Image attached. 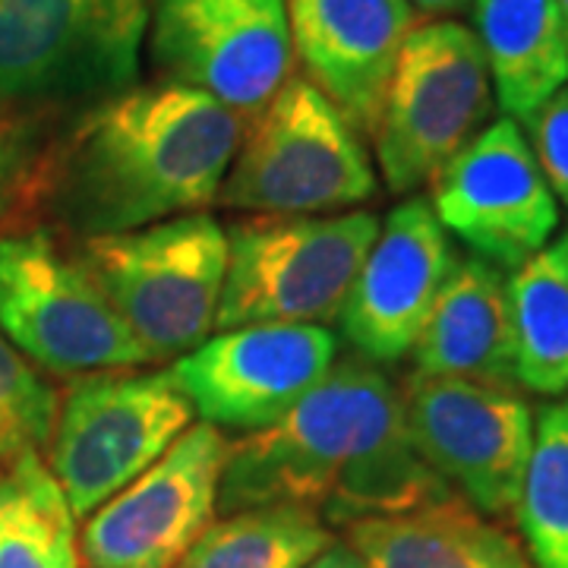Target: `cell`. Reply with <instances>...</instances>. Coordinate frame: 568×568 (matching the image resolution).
<instances>
[{"mask_svg":"<svg viewBox=\"0 0 568 568\" xmlns=\"http://www.w3.org/2000/svg\"><path fill=\"white\" fill-rule=\"evenodd\" d=\"M294 61L369 136L402 44L417 26L410 0H284Z\"/></svg>","mask_w":568,"mask_h":568,"instance_id":"16","label":"cell"},{"mask_svg":"<svg viewBox=\"0 0 568 568\" xmlns=\"http://www.w3.org/2000/svg\"><path fill=\"white\" fill-rule=\"evenodd\" d=\"M61 123L0 104V237L44 224Z\"/></svg>","mask_w":568,"mask_h":568,"instance_id":"24","label":"cell"},{"mask_svg":"<svg viewBox=\"0 0 568 568\" xmlns=\"http://www.w3.org/2000/svg\"><path fill=\"white\" fill-rule=\"evenodd\" d=\"M414 369L515 386V335L503 272L487 260H458L424 332Z\"/></svg>","mask_w":568,"mask_h":568,"instance_id":"18","label":"cell"},{"mask_svg":"<svg viewBox=\"0 0 568 568\" xmlns=\"http://www.w3.org/2000/svg\"><path fill=\"white\" fill-rule=\"evenodd\" d=\"M379 224V215L364 209L231 222L224 227L227 272L215 328L335 323Z\"/></svg>","mask_w":568,"mask_h":568,"instance_id":"6","label":"cell"},{"mask_svg":"<svg viewBox=\"0 0 568 568\" xmlns=\"http://www.w3.org/2000/svg\"><path fill=\"white\" fill-rule=\"evenodd\" d=\"M231 439L193 424L152 467L85 515V568H174L219 515V487Z\"/></svg>","mask_w":568,"mask_h":568,"instance_id":"12","label":"cell"},{"mask_svg":"<svg viewBox=\"0 0 568 568\" xmlns=\"http://www.w3.org/2000/svg\"><path fill=\"white\" fill-rule=\"evenodd\" d=\"M58 402L61 392L0 332V467L26 452H44Z\"/></svg>","mask_w":568,"mask_h":568,"instance_id":"25","label":"cell"},{"mask_svg":"<svg viewBox=\"0 0 568 568\" xmlns=\"http://www.w3.org/2000/svg\"><path fill=\"white\" fill-rule=\"evenodd\" d=\"M0 332L41 373L63 379L149 366L77 244L51 227L0 237Z\"/></svg>","mask_w":568,"mask_h":568,"instance_id":"9","label":"cell"},{"mask_svg":"<svg viewBox=\"0 0 568 568\" xmlns=\"http://www.w3.org/2000/svg\"><path fill=\"white\" fill-rule=\"evenodd\" d=\"M515 383L537 395L568 392V263L552 246L534 253L506 282Z\"/></svg>","mask_w":568,"mask_h":568,"instance_id":"21","label":"cell"},{"mask_svg":"<svg viewBox=\"0 0 568 568\" xmlns=\"http://www.w3.org/2000/svg\"><path fill=\"white\" fill-rule=\"evenodd\" d=\"M304 568H366V566H364V559H361L354 549L347 547V544H338V540H335L332 547H325L323 552H320V556Z\"/></svg>","mask_w":568,"mask_h":568,"instance_id":"27","label":"cell"},{"mask_svg":"<svg viewBox=\"0 0 568 568\" xmlns=\"http://www.w3.org/2000/svg\"><path fill=\"white\" fill-rule=\"evenodd\" d=\"M470 3H474V0H410V7H414V10L429 13V17L458 13V10H465V7H470Z\"/></svg>","mask_w":568,"mask_h":568,"instance_id":"28","label":"cell"},{"mask_svg":"<svg viewBox=\"0 0 568 568\" xmlns=\"http://www.w3.org/2000/svg\"><path fill=\"white\" fill-rule=\"evenodd\" d=\"M556 250H559V253L566 256V263H568V227H566V234H562V237L556 241Z\"/></svg>","mask_w":568,"mask_h":568,"instance_id":"29","label":"cell"},{"mask_svg":"<svg viewBox=\"0 0 568 568\" xmlns=\"http://www.w3.org/2000/svg\"><path fill=\"white\" fill-rule=\"evenodd\" d=\"M474 26L506 118L528 121L568 85V26L559 0H474Z\"/></svg>","mask_w":568,"mask_h":568,"instance_id":"19","label":"cell"},{"mask_svg":"<svg viewBox=\"0 0 568 568\" xmlns=\"http://www.w3.org/2000/svg\"><path fill=\"white\" fill-rule=\"evenodd\" d=\"M528 142L556 203L568 209V85L552 92L528 121Z\"/></svg>","mask_w":568,"mask_h":568,"instance_id":"26","label":"cell"},{"mask_svg":"<svg viewBox=\"0 0 568 568\" xmlns=\"http://www.w3.org/2000/svg\"><path fill=\"white\" fill-rule=\"evenodd\" d=\"M452 493L407 433L398 383L347 354L278 424L231 443L219 511L304 506L345 530Z\"/></svg>","mask_w":568,"mask_h":568,"instance_id":"1","label":"cell"},{"mask_svg":"<svg viewBox=\"0 0 568 568\" xmlns=\"http://www.w3.org/2000/svg\"><path fill=\"white\" fill-rule=\"evenodd\" d=\"M244 130V118L190 85H130L61 130L41 227L85 241L205 212Z\"/></svg>","mask_w":568,"mask_h":568,"instance_id":"2","label":"cell"},{"mask_svg":"<svg viewBox=\"0 0 568 568\" xmlns=\"http://www.w3.org/2000/svg\"><path fill=\"white\" fill-rule=\"evenodd\" d=\"M559 7H562V17H566V26H568V0H559Z\"/></svg>","mask_w":568,"mask_h":568,"instance_id":"30","label":"cell"},{"mask_svg":"<svg viewBox=\"0 0 568 568\" xmlns=\"http://www.w3.org/2000/svg\"><path fill=\"white\" fill-rule=\"evenodd\" d=\"M515 521L534 566L568 568V407L549 405L534 420Z\"/></svg>","mask_w":568,"mask_h":568,"instance_id":"23","label":"cell"},{"mask_svg":"<svg viewBox=\"0 0 568 568\" xmlns=\"http://www.w3.org/2000/svg\"><path fill=\"white\" fill-rule=\"evenodd\" d=\"M152 0H0V104L51 123L136 85Z\"/></svg>","mask_w":568,"mask_h":568,"instance_id":"3","label":"cell"},{"mask_svg":"<svg viewBox=\"0 0 568 568\" xmlns=\"http://www.w3.org/2000/svg\"><path fill=\"white\" fill-rule=\"evenodd\" d=\"M149 51L164 82L253 121L294 70L284 0H152Z\"/></svg>","mask_w":568,"mask_h":568,"instance_id":"11","label":"cell"},{"mask_svg":"<svg viewBox=\"0 0 568 568\" xmlns=\"http://www.w3.org/2000/svg\"><path fill=\"white\" fill-rule=\"evenodd\" d=\"M338 361L325 325L263 323L224 328L171 364L203 424L260 433L304 402Z\"/></svg>","mask_w":568,"mask_h":568,"instance_id":"13","label":"cell"},{"mask_svg":"<svg viewBox=\"0 0 568 568\" xmlns=\"http://www.w3.org/2000/svg\"><path fill=\"white\" fill-rule=\"evenodd\" d=\"M458 253L424 200H405L379 224L342 306V335L357 357L386 366L414 351Z\"/></svg>","mask_w":568,"mask_h":568,"instance_id":"15","label":"cell"},{"mask_svg":"<svg viewBox=\"0 0 568 568\" xmlns=\"http://www.w3.org/2000/svg\"><path fill=\"white\" fill-rule=\"evenodd\" d=\"M345 544L366 568H537L515 534L458 493L354 521L345 528Z\"/></svg>","mask_w":568,"mask_h":568,"instance_id":"17","label":"cell"},{"mask_svg":"<svg viewBox=\"0 0 568 568\" xmlns=\"http://www.w3.org/2000/svg\"><path fill=\"white\" fill-rule=\"evenodd\" d=\"M149 366L174 364L215 328L227 234L209 212L73 241Z\"/></svg>","mask_w":568,"mask_h":568,"instance_id":"4","label":"cell"},{"mask_svg":"<svg viewBox=\"0 0 568 568\" xmlns=\"http://www.w3.org/2000/svg\"><path fill=\"white\" fill-rule=\"evenodd\" d=\"M77 521L41 452L0 467V568H82Z\"/></svg>","mask_w":568,"mask_h":568,"instance_id":"20","label":"cell"},{"mask_svg":"<svg viewBox=\"0 0 568 568\" xmlns=\"http://www.w3.org/2000/svg\"><path fill=\"white\" fill-rule=\"evenodd\" d=\"M376 168L361 133L304 77H291L244 140L215 203L246 215H335L373 200Z\"/></svg>","mask_w":568,"mask_h":568,"instance_id":"5","label":"cell"},{"mask_svg":"<svg viewBox=\"0 0 568 568\" xmlns=\"http://www.w3.org/2000/svg\"><path fill=\"white\" fill-rule=\"evenodd\" d=\"M407 433L448 487L487 518H515L534 448V414L499 383L407 373L398 383Z\"/></svg>","mask_w":568,"mask_h":568,"instance_id":"10","label":"cell"},{"mask_svg":"<svg viewBox=\"0 0 568 568\" xmlns=\"http://www.w3.org/2000/svg\"><path fill=\"white\" fill-rule=\"evenodd\" d=\"M193 424L196 410L171 369L85 373L61 392L41 458L73 515L85 518L155 465Z\"/></svg>","mask_w":568,"mask_h":568,"instance_id":"7","label":"cell"},{"mask_svg":"<svg viewBox=\"0 0 568 568\" xmlns=\"http://www.w3.org/2000/svg\"><path fill=\"white\" fill-rule=\"evenodd\" d=\"M335 534L304 506H256L215 518L174 568H304Z\"/></svg>","mask_w":568,"mask_h":568,"instance_id":"22","label":"cell"},{"mask_svg":"<svg viewBox=\"0 0 568 568\" xmlns=\"http://www.w3.org/2000/svg\"><path fill=\"white\" fill-rule=\"evenodd\" d=\"M496 108L484 48L462 22L414 26L369 133L379 174L405 196L433 181Z\"/></svg>","mask_w":568,"mask_h":568,"instance_id":"8","label":"cell"},{"mask_svg":"<svg viewBox=\"0 0 568 568\" xmlns=\"http://www.w3.org/2000/svg\"><path fill=\"white\" fill-rule=\"evenodd\" d=\"M429 209L477 260L515 272L559 227V203L521 123H487L429 181Z\"/></svg>","mask_w":568,"mask_h":568,"instance_id":"14","label":"cell"}]
</instances>
